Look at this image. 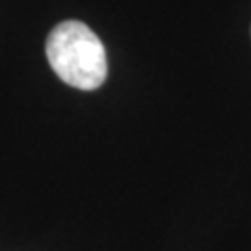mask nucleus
<instances>
[{
  "label": "nucleus",
  "instance_id": "f257e3e1",
  "mask_svg": "<svg viewBox=\"0 0 251 251\" xmlns=\"http://www.w3.org/2000/svg\"><path fill=\"white\" fill-rule=\"evenodd\" d=\"M46 59L59 80L77 90H97L107 77V54L82 21H63L46 38Z\"/></svg>",
  "mask_w": 251,
  "mask_h": 251
}]
</instances>
